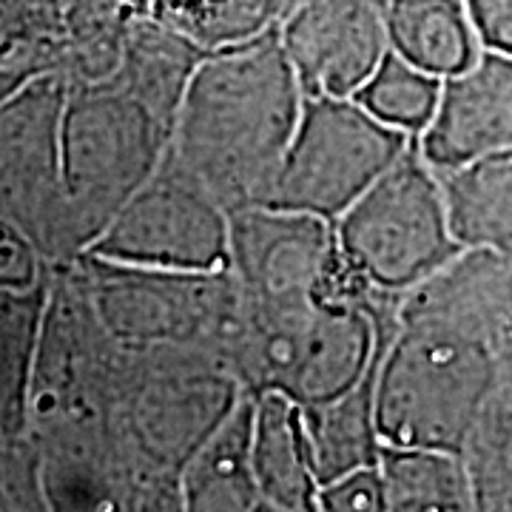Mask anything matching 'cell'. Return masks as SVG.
<instances>
[{
	"label": "cell",
	"instance_id": "obj_21",
	"mask_svg": "<svg viewBox=\"0 0 512 512\" xmlns=\"http://www.w3.org/2000/svg\"><path fill=\"white\" fill-rule=\"evenodd\" d=\"M134 15L163 20L205 52L237 46L282 26L296 0H126Z\"/></svg>",
	"mask_w": 512,
	"mask_h": 512
},
{
	"label": "cell",
	"instance_id": "obj_22",
	"mask_svg": "<svg viewBox=\"0 0 512 512\" xmlns=\"http://www.w3.org/2000/svg\"><path fill=\"white\" fill-rule=\"evenodd\" d=\"M476 510H512V353L498 356V376L464 444Z\"/></svg>",
	"mask_w": 512,
	"mask_h": 512
},
{
	"label": "cell",
	"instance_id": "obj_6",
	"mask_svg": "<svg viewBox=\"0 0 512 512\" xmlns=\"http://www.w3.org/2000/svg\"><path fill=\"white\" fill-rule=\"evenodd\" d=\"M97 319L126 348H208L225 356L239 325L231 268L217 274L163 271L80 254L69 262Z\"/></svg>",
	"mask_w": 512,
	"mask_h": 512
},
{
	"label": "cell",
	"instance_id": "obj_5",
	"mask_svg": "<svg viewBox=\"0 0 512 512\" xmlns=\"http://www.w3.org/2000/svg\"><path fill=\"white\" fill-rule=\"evenodd\" d=\"M339 248L367 291L402 302L464 248L450 228L439 171L419 137L336 220Z\"/></svg>",
	"mask_w": 512,
	"mask_h": 512
},
{
	"label": "cell",
	"instance_id": "obj_26",
	"mask_svg": "<svg viewBox=\"0 0 512 512\" xmlns=\"http://www.w3.org/2000/svg\"><path fill=\"white\" fill-rule=\"evenodd\" d=\"M0 291H29L52 274V262L40 254L35 239L15 222L0 220Z\"/></svg>",
	"mask_w": 512,
	"mask_h": 512
},
{
	"label": "cell",
	"instance_id": "obj_20",
	"mask_svg": "<svg viewBox=\"0 0 512 512\" xmlns=\"http://www.w3.org/2000/svg\"><path fill=\"white\" fill-rule=\"evenodd\" d=\"M379 473L390 512L476 510L470 467L458 450L382 444Z\"/></svg>",
	"mask_w": 512,
	"mask_h": 512
},
{
	"label": "cell",
	"instance_id": "obj_11",
	"mask_svg": "<svg viewBox=\"0 0 512 512\" xmlns=\"http://www.w3.org/2000/svg\"><path fill=\"white\" fill-rule=\"evenodd\" d=\"M279 35L305 94L353 97L390 52L382 0H296Z\"/></svg>",
	"mask_w": 512,
	"mask_h": 512
},
{
	"label": "cell",
	"instance_id": "obj_3",
	"mask_svg": "<svg viewBox=\"0 0 512 512\" xmlns=\"http://www.w3.org/2000/svg\"><path fill=\"white\" fill-rule=\"evenodd\" d=\"M495 376L498 353L481 330L402 299L376 384L382 441L461 453Z\"/></svg>",
	"mask_w": 512,
	"mask_h": 512
},
{
	"label": "cell",
	"instance_id": "obj_13",
	"mask_svg": "<svg viewBox=\"0 0 512 512\" xmlns=\"http://www.w3.org/2000/svg\"><path fill=\"white\" fill-rule=\"evenodd\" d=\"M254 424L256 393L245 387L231 413L211 430V436L202 441L183 467V510H265L254 470Z\"/></svg>",
	"mask_w": 512,
	"mask_h": 512
},
{
	"label": "cell",
	"instance_id": "obj_18",
	"mask_svg": "<svg viewBox=\"0 0 512 512\" xmlns=\"http://www.w3.org/2000/svg\"><path fill=\"white\" fill-rule=\"evenodd\" d=\"M382 353L370 365L365 379L356 387H350L345 396L319 404V407H302L308 439H311L313 470H316L319 484H328L333 478L353 473L359 467L379 464L384 441L379 433V419H376V384H379Z\"/></svg>",
	"mask_w": 512,
	"mask_h": 512
},
{
	"label": "cell",
	"instance_id": "obj_7",
	"mask_svg": "<svg viewBox=\"0 0 512 512\" xmlns=\"http://www.w3.org/2000/svg\"><path fill=\"white\" fill-rule=\"evenodd\" d=\"M416 137L379 120L356 97L308 94L265 205L336 222Z\"/></svg>",
	"mask_w": 512,
	"mask_h": 512
},
{
	"label": "cell",
	"instance_id": "obj_14",
	"mask_svg": "<svg viewBox=\"0 0 512 512\" xmlns=\"http://www.w3.org/2000/svg\"><path fill=\"white\" fill-rule=\"evenodd\" d=\"M254 470L265 512H316L319 478L313 470L305 410L282 390L256 393Z\"/></svg>",
	"mask_w": 512,
	"mask_h": 512
},
{
	"label": "cell",
	"instance_id": "obj_24",
	"mask_svg": "<svg viewBox=\"0 0 512 512\" xmlns=\"http://www.w3.org/2000/svg\"><path fill=\"white\" fill-rule=\"evenodd\" d=\"M131 20L126 0H66L63 74L69 83H103L117 74Z\"/></svg>",
	"mask_w": 512,
	"mask_h": 512
},
{
	"label": "cell",
	"instance_id": "obj_1",
	"mask_svg": "<svg viewBox=\"0 0 512 512\" xmlns=\"http://www.w3.org/2000/svg\"><path fill=\"white\" fill-rule=\"evenodd\" d=\"M305 97L279 26L208 52L185 89L165 163L208 188L228 211L265 205Z\"/></svg>",
	"mask_w": 512,
	"mask_h": 512
},
{
	"label": "cell",
	"instance_id": "obj_23",
	"mask_svg": "<svg viewBox=\"0 0 512 512\" xmlns=\"http://www.w3.org/2000/svg\"><path fill=\"white\" fill-rule=\"evenodd\" d=\"M66 0H3V97L40 74H63Z\"/></svg>",
	"mask_w": 512,
	"mask_h": 512
},
{
	"label": "cell",
	"instance_id": "obj_2",
	"mask_svg": "<svg viewBox=\"0 0 512 512\" xmlns=\"http://www.w3.org/2000/svg\"><path fill=\"white\" fill-rule=\"evenodd\" d=\"M242 390L217 350L126 348L114 410L120 510H183V467Z\"/></svg>",
	"mask_w": 512,
	"mask_h": 512
},
{
	"label": "cell",
	"instance_id": "obj_8",
	"mask_svg": "<svg viewBox=\"0 0 512 512\" xmlns=\"http://www.w3.org/2000/svg\"><path fill=\"white\" fill-rule=\"evenodd\" d=\"M231 274L239 308L256 316L305 311L339 296L376 299L348 268L336 222L276 205L231 211Z\"/></svg>",
	"mask_w": 512,
	"mask_h": 512
},
{
	"label": "cell",
	"instance_id": "obj_4",
	"mask_svg": "<svg viewBox=\"0 0 512 512\" xmlns=\"http://www.w3.org/2000/svg\"><path fill=\"white\" fill-rule=\"evenodd\" d=\"M168 143L171 126L117 77L69 83L63 197L74 254H86L123 205L157 174Z\"/></svg>",
	"mask_w": 512,
	"mask_h": 512
},
{
	"label": "cell",
	"instance_id": "obj_16",
	"mask_svg": "<svg viewBox=\"0 0 512 512\" xmlns=\"http://www.w3.org/2000/svg\"><path fill=\"white\" fill-rule=\"evenodd\" d=\"M390 52L427 72L467 69L481 46L467 0H382Z\"/></svg>",
	"mask_w": 512,
	"mask_h": 512
},
{
	"label": "cell",
	"instance_id": "obj_10",
	"mask_svg": "<svg viewBox=\"0 0 512 512\" xmlns=\"http://www.w3.org/2000/svg\"><path fill=\"white\" fill-rule=\"evenodd\" d=\"M86 254L163 271H228L231 211L163 157L157 174L123 205Z\"/></svg>",
	"mask_w": 512,
	"mask_h": 512
},
{
	"label": "cell",
	"instance_id": "obj_17",
	"mask_svg": "<svg viewBox=\"0 0 512 512\" xmlns=\"http://www.w3.org/2000/svg\"><path fill=\"white\" fill-rule=\"evenodd\" d=\"M52 282L55 265L29 291H0V439L32 433V387Z\"/></svg>",
	"mask_w": 512,
	"mask_h": 512
},
{
	"label": "cell",
	"instance_id": "obj_28",
	"mask_svg": "<svg viewBox=\"0 0 512 512\" xmlns=\"http://www.w3.org/2000/svg\"><path fill=\"white\" fill-rule=\"evenodd\" d=\"M481 46L512 55V0H467Z\"/></svg>",
	"mask_w": 512,
	"mask_h": 512
},
{
	"label": "cell",
	"instance_id": "obj_9",
	"mask_svg": "<svg viewBox=\"0 0 512 512\" xmlns=\"http://www.w3.org/2000/svg\"><path fill=\"white\" fill-rule=\"evenodd\" d=\"M69 77L40 74L0 103V220L35 239L52 265L77 259L63 197V111Z\"/></svg>",
	"mask_w": 512,
	"mask_h": 512
},
{
	"label": "cell",
	"instance_id": "obj_29",
	"mask_svg": "<svg viewBox=\"0 0 512 512\" xmlns=\"http://www.w3.org/2000/svg\"><path fill=\"white\" fill-rule=\"evenodd\" d=\"M507 296H510V322H507V330H504V336H501V342L495 348L498 356L512 353V254H507Z\"/></svg>",
	"mask_w": 512,
	"mask_h": 512
},
{
	"label": "cell",
	"instance_id": "obj_27",
	"mask_svg": "<svg viewBox=\"0 0 512 512\" xmlns=\"http://www.w3.org/2000/svg\"><path fill=\"white\" fill-rule=\"evenodd\" d=\"M322 512H384V484L379 464L359 467L353 473L333 478L319 490Z\"/></svg>",
	"mask_w": 512,
	"mask_h": 512
},
{
	"label": "cell",
	"instance_id": "obj_15",
	"mask_svg": "<svg viewBox=\"0 0 512 512\" xmlns=\"http://www.w3.org/2000/svg\"><path fill=\"white\" fill-rule=\"evenodd\" d=\"M461 248L512 254V146L439 171Z\"/></svg>",
	"mask_w": 512,
	"mask_h": 512
},
{
	"label": "cell",
	"instance_id": "obj_25",
	"mask_svg": "<svg viewBox=\"0 0 512 512\" xmlns=\"http://www.w3.org/2000/svg\"><path fill=\"white\" fill-rule=\"evenodd\" d=\"M441 89L444 77L421 69L396 52H387L379 69L353 97L384 123L421 134L439 109Z\"/></svg>",
	"mask_w": 512,
	"mask_h": 512
},
{
	"label": "cell",
	"instance_id": "obj_19",
	"mask_svg": "<svg viewBox=\"0 0 512 512\" xmlns=\"http://www.w3.org/2000/svg\"><path fill=\"white\" fill-rule=\"evenodd\" d=\"M205 55L208 52L180 29L163 20L134 15L123 49V63L114 77L126 83L137 97H143L154 114L174 131L185 89Z\"/></svg>",
	"mask_w": 512,
	"mask_h": 512
},
{
	"label": "cell",
	"instance_id": "obj_12",
	"mask_svg": "<svg viewBox=\"0 0 512 512\" xmlns=\"http://www.w3.org/2000/svg\"><path fill=\"white\" fill-rule=\"evenodd\" d=\"M436 171L512 146V55L481 49L461 72L444 77L439 109L419 134Z\"/></svg>",
	"mask_w": 512,
	"mask_h": 512
}]
</instances>
